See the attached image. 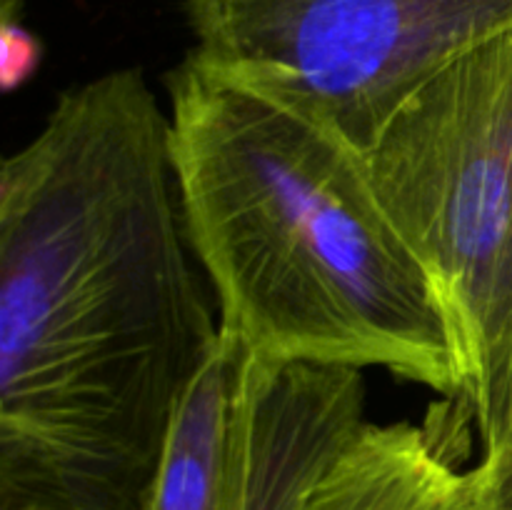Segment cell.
<instances>
[{
	"label": "cell",
	"mask_w": 512,
	"mask_h": 510,
	"mask_svg": "<svg viewBox=\"0 0 512 510\" xmlns=\"http://www.w3.org/2000/svg\"><path fill=\"white\" fill-rule=\"evenodd\" d=\"M143 70L55 100L0 168V510H148L220 343Z\"/></svg>",
	"instance_id": "obj_1"
},
{
	"label": "cell",
	"mask_w": 512,
	"mask_h": 510,
	"mask_svg": "<svg viewBox=\"0 0 512 510\" xmlns=\"http://www.w3.org/2000/svg\"><path fill=\"white\" fill-rule=\"evenodd\" d=\"M168 100L185 230L220 325L260 358L383 368L465 400L448 315L360 155L188 60Z\"/></svg>",
	"instance_id": "obj_2"
},
{
	"label": "cell",
	"mask_w": 512,
	"mask_h": 510,
	"mask_svg": "<svg viewBox=\"0 0 512 510\" xmlns=\"http://www.w3.org/2000/svg\"><path fill=\"white\" fill-rule=\"evenodd\" d=\"M360 168L448 315L490 448L512 428V28L415 90Z\"/></svg>",
	"instance_id": "obj_3"
},
{
	"label": "cell",
	"mask_w": 512,
	"mask_h": 510,
	"mask_svg": "<svg viewBox=\"0 0 512 510\" xmlns=\"http://www.w3.org/2000/svg\"><path fill=\"white\" fill-rule=\"evenodd\" d=\"M188 63L353 153L445 65L512 28V0H185Z\"/></svg>",
	"instance_id": "obj_4"
},
{
	"label": "cell",
	"mask_w": 512,
	"mask_h": 510,
	"mask_svg": "<svg viewBox=\"0 0 512 510\" xmlns=\"http://www.w3.org/2000/svg\"><path fill=\"white\" fill-rule=\"evenodd\" d=\"M460 435L445 423H368L303 510H455L468 493Z\"/></svg>",
	"instance_id": "obj_5"
},
{
	"label": "cell",
	"mask_w": 512,
	"mask_h": 510,
	"mask_svg": "<svg viewBox=\"0 0 512 510\" xmlns=\"http://www.w3.org/2000/svg\"><path fill=\"white\" fill-rule=\"evenodd\" d=\"M243 348V340L223 328L218 348L188 388L170 425L148 510H230Z\"/></svg>",
	"instance_id": "obj_6"
},
{
	"label": "cell",
	"mask_w": 512,
	"mask_h": 510,
	"mask_svg": "<svg viewBox=\"0 0 512 510\" xmlns=\"http://www.w3.org/2000/svg\"><path fill=\"white\" fill-rule=\"evenodd\" d=\"M473 493L483 510H512V428L470 468Z\"/></svg>",
	"instance_id": "obj_7"
},
{
	"label": "cell",
	"mask_w": 512,
	"mask_h": 510,
	"mask_svg": "<svg viewBox=\"0 0 512 510\" xmlns=\"http://www.w3.org/2000/svg\"><path fill=\"white\" fill-rule=\"evenodd\" d=\"M40 65V43L20 20L0 23V78L5 90L23 85Z\"/></svg>",
	"instance_id": "obj_8"
},
{
	"label": "cell",
	"mask_w": 512,
	"mask_h": 510,
	"mask_svg": "<svg viewBox=\"0 0 512 510\" xmlns=\"http://www.w3.org/2000/svg\"><path fill=\"white\" fill-rule=\"evenodd\" d=\"M20 8H23V0H0V23L20 20Z\"/></svg>",
	"instance_id": "obj_9"
},
{
	"label": "cell",
	"mask_w": 512,
	"mask_h": 510,
	"mask_svg": "<svg viewBox=\"0 0 512 510\" xmlns=\"http://www.w3.org/2000/svg\"><path fill=\"white\" fill-rule=\"evenodd\" d=\"M468 475H470V470H468ZM455 510H483V505L478 503V498H475V493H473V483L468 485V493H465L463 503H460Z\"/></svg>",
	"instance_id": "obj_10"
}]
</instances>
